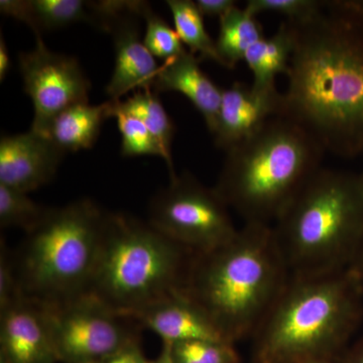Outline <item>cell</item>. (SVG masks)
<instances>
[{"mask_svg":"<svg viewBox=\"0 0 363 363\" xmlns=\"http://www.w3.org/2000/svg\"><path fill=\"white\" fill-rule=\"evenodd\" d=\"M50 207L33 201L26 193L0 185V226L16 227L26 233L44 219Z\"/></svg>","mask_w":363,"mask_h":363,"instance_id":"cb8c5ba5","label":"cell"},{"mask_svg":"<svg viewBox=\"0 0 363 363\" xmlns=\"http://www.w3.org/2000/svg\"><path fill=\"white\" fill-rule=\"evenodd\" d=\"M0 313L21 300L18 274L14 264L13 252L9 250L6 240L0 241Z\"/></svg>","mask_w":363,"mask_h":363,"instance_id":"83f0119b","label":"cell"},{"mask_svg":"<svg viewBox=\"0 0 363 363\" xmlns=\"http://www.w3.org/2000/svg\"><path fill=\"white\" fill-rule=\"evenodd\" d=\"M109 117L116 119L121 131L123 156H157L162 159L161 147L147 126L135 116L121 111L116 100L109 99Z\"/></svg>","mask_w":363,"mask_h":363,"instance_id":"d4e9b609","label":"cell"},{"mask_svg":"<svg viewBox=\"0 0 363 363\" xmlns=\"http://www.w3.org/2000/svg\"><path fill=\"white\" fill-rule=\"evenodd\" d=\"M291 276L352 266L363 241V176L321 168L272 225Z\"/></svg>","mask_w":363,"mask_h":363,"instance_id":"5b68a950","label":"cell"},{"mask_svg":"<svg viewBox=\"0 0 363 363\" xmlns=\"http://www.w3.org/2000/svg\"><path fill=\"white\" fill-rule=\"evenodd\" d=\"M219 23L217 50L227 69H233L243 61L248 50L266 37L257 16L238 6L219 18Z\"/></svg>","mask_w":363,"mask_h":363,"instance_id":"44dd1931","label":"cell"},{"mask_svg":"<svg viewBox=\"0 0 363 363\" xmlns=\"http://www.w3.org/2000/svg\"><path fill=\"white\" fill-rule=\"evenodd\" d=\"M109 108V100L99 105H73L52 121L49 138L64 154L92 149L100 135L102 124L111 118Z\"/></svg>","mask_w":363,"mask_h":363,"instance_id":"d6986e66","label":"cell"},{"mask_svg":"<svg viewBox=\"0 0 363 363\" xmlns=\"http://www.w3.org/2000/svg\"><path fill=\"white\" fill-rule=\"evenodd\" d=\"M173 16L175 30L183 45H187L192 54L200 58L211 60L226 68L217 50L216 40L210 37L205 28L204 16L200 13L196 2L192 0H168L167 1Z\"/></svg>","mask_w":363,"mask_h":363,"instance_id":"7402d4cb","label":"cell"},{"mask_svg":"<svg viewBox=\"0 0 363 363\" xmlns=\"http://www.w3.org/2000/svg\"><path fill=\"white\" fill-rule=\"evenodd\" d=\"M150 225L194 253L211 252L238 233L229 208L214 188L182 173L152 198Z\"/></svg>","mask_w":363,"mask_h":363,"instance_id":"ba28073f","label":"cell"},{"mask_svg":"<svg viewBox=\"0 0 363 363\" xmlns=\"http://www.w3.org/2000/svg\"><path fill=\"white\" fill-rule=\"evenodd\" d=\"M195 253L130 215L105 214L87 293L130 318L184 290Z\"/></svg>","mask_w":363,"mask_h":363,"instance_id":"8992f818","label":"cell"},{"mask_svg":"<svg viewBox=\"0 0 363 363\" xmlns=\"http://www.w3.org/2000/svg\"><path fill=\"white\" fill-rule=\"evenodd\" d=\"M351 267H352L353 271L357 272L363 290V241L362 247H360L359 250H358L357 257H355L354 262H353Z\"/></svg>","mask_w":363,"mask_h":363,"instance_id":"d6a6232c","label":"cell"},{"mask_svg":"<svg viewBox=\"0 0 363 363\" xmlns=\"http://www.w3.org/2000/svg\"><path fill=\"white\" fill-rule=\"evenodd\" d=\"M347 363H363V341L358 344L353 352H351Z\"/></svg>","mask_w":363,"mask_h":363,"instance_id":"e575fe53","label":"cell"},{"mask_svg":"<svg viewBox=\"0 0 363 363\" xmlns=\"http://www.w3.org/2000/svg\"><path fill=\"white\" fill-rule=\"evenodd\" d=\"M341 2L363 25V0H341Z\"/></svg>","mask_w":363,"mask_h":363,"instance_id":"1f68e13d","label":"cell"},{"mask_svg":"<svg viewBox=\"0 0 363 363\" xmlns=\"http://www.w3.org/2000/svg\"><path fill=\"white\" fill-rule=\"evenodd\" d=\"M306 363H333L332 359H320V360H314V362H309Z\"/></svg>","mask_w":363,"mask_h":363,"instance_id":"d590c367","label":"cell"},{"mask_svg":"<svg viewBox=\"0 0 363 363\" xmlns=\"http://www.w3.org/2000/svg\"><path fill=\"white\" fill-rule=\"evenodd\" d=\"M35 49L21 52L18 64L23 89L32 99L30 130L49 138L52 121L73 105L89 104L90 81L77 59L48 49L38 35Z\"/></svg>","mask_w":363,"mask_h":363,"instance_id":"30bf717a","label":"cell"},{"mask_svg":"<svg viewBox=\"0 0 363 363\" xmlns=\"http://www.w3.org/2000/svg\"><path fill=\"white\" fill-rule=\"evenodd\" d=\"M116 101L121 111L135 116L147 126L161 147L162 160L168 167L169 180L175 178L178 174L176 173L172 155L175 125L157 96V93L152 90L136 91L135 94L123 101Z\"/></svg>","mask_w":363,"mask_h":363,"instance_id":"ffe728a7","label":"cell"},{"mask_svg":"<svg viewBox=\"0 0 363 363\" xmlns=\"http://www.w3.org/2000/svg\"><path fill=\"white\" fill-rule=\"evenodd\" d=\"M96 363H150L143 357L142 351L138 348V343L131 344L125 350L121 351L111 358Z\"/></svg>","mask_w":363,"mask_h":363,"instance_id":"f546056e","label":"cell"},{"mask_svg":"<svg viewBox=\"0 0 363 363\" xmlns=\"http://www.w3.org/2000/svg\"><path fill=\"white\" fill-rule=\"evenodd\" d=\"M42 307L58 360L100 362L136 343L135 327L140 324L89 294Z\"/></svg>","mask_w":363,"mask_h":363,"instance_id":"9c48e42d","label":"cell"},{"mask_svg":"<svg viewBox=\"0 0 363 363\" xmlns=\"http://www.w3.org/2000/svg\"><path fill=\"white\" fill-rule=\"evenodd\" d=\"M363 290L352 267L291 276L253 334L260 363L332 359L357 329Z\"/></svg>","mask_w":363,"mask_h":363,"instance_id":"3957f363","label":"cell"},{"mask_svg":"<svg viewBox=\"0 0 363 363\" xmlns=\"http://www.w3.org/2000/svg\"><path fill=\"white\" fill-rule=\"evenodd\" d=\"M325 152L293 119L272 117L227 150L214 190L245 223L272 225L322 168Z\"/></svg>","mask_w":363,"mask_h":363,"instance_id":"277c9868","label":"cell"},{"mask_svg":"<svg viewBox=\"0 0 363 363\" xmlns=\"http://www.w3.org/2000/svg\"><path fill=\"white\" fill-rule=\"evenodd\" d=\"M284 93V113L309 131L325 152L363 155V25L341 1L296 25Z\"/></svg>","mask_w":363,"mask_h":363,"instance_id":"6da1fadb","label":"cell"},{"mask_svg":"<svg viewBox=\"0 0 363 363\" xmlns=\"http://www.w3.org/2000/svg\"><path fill=\"white\" fill-rule=\"evenodd\" d=\"M133 11L145 21L143 43L155 58L168 61L187 51L176 30L157 16L147 2L135 1Z\"/></svg>","mask_w":363,"mask_h":363,"instance_id":"603a6c76","label":"cell"},{"mask_svg":"<svg viewBox=\"0 0 363 363\" xmlns=\"http://www.w3.org/2000/svg\"><path fill=\"white\" fill-rule=\"evenodd\" d=\"M295 45V26L286 21L274 35L262 38L248 50L243 61L252 72L255 89L277 90V76L288 74Z\"/></svg>","mask_w":363,"mask_h":363,"instance_id":"ac0fdd59","label":"cell"},{"mask_svg":"<svg viewBox=\"0 0 363 363\" xmlns=\"http://www.w3.org/2000/svg\"><path fill=\"white\" fill-rule=\"evenodd\" d=\"M326 6L327 1L319 0H247L245 9L255 16L279 14L290 23L303 25L321 16Z\"/></svg>","mask_w":363,"mask_h":363,"instance_id":"484cf974","label":"cell"},{"mask_svg":"<svg viewBox=\"0 0 363 363\" xmlns=\"http://www.w3.org/2000/svg\"><path fill=\"white\" fill-rule=\"evenodd\" d=\"M64 156L51 138L33 130L4 135L0 140V185L28 194L52 180Z\"/></svg>","mask_w":363,"mask_h":363,"instance_id":"4fadbf2b","label":"cell"},{"mask_svg":"<svg viewBox=\"0 0 363 363\" xmlns=\"http://www.w3.org/2000/svg\"><path fill=\"white\" fill-rule=\"evenodd\" d=\"M152 90L157 93L178 92L187 97L213 135L223 89L200 68L199 59L194 54L185 51L161 64Z\"/></svg>","mask_w":363,"mask_h":363,"instance_id":"2e32d148","label":"cell"},{"mask_svg":"<svg viewBox=\"0 0 363 363\" xmlns=\"http://www.w3.org/2000/svg\"><path fill=\"white\" fill-rule=\"evenodd\" d=\"M172 346L176 363H238L233 343L225 340H193Z\"/></svg>","mask_w":363,"mask_h":363,"instance_id":"4316f807","label":"cell"},{"mask_svg":"<svg viewBox=\"0 0 363 363\" xmlns=\"http://www.w3.org/2000/svg\"><path fill=\"white\" fill-rule=\"evenodd\" d=\"M135 319L169 345L193 340H225L210 318L183 291L162 298L138 313Z\"/></svg>","mask_w":363,"mask_h":363,"instance_id":"9a60e30c","label":"cell"},{"mask_svg":"<svg viewBox=\"0 0 363 363\" xmlns=\"http://www.w3.org/2000/svg\"><path fill=\"white\" fill-rule=\"evenodd\" d=\"M290 277L272 225L245 223L226 245L195 253L183 292L234 343L253 336Z\"/></svg>","mask_w":363,"mask_h":363,"instance_id":"7a4b0ae2","label":"cell"},{"mask_svg":"<svg viewBox=\"0 0 363 363\" xmlns=\"http://www.w3.org/2000/svg\"><path fill=\"white\" fill-rule=\"evenodd\" d=\"M101 26L111 33L116 51V65L106 94L121 100L131 91L152 90L160 67L140 37L133 13V1L95 2Z\"/></svg>","mask_w":363,"mask_h":363,"instance_id":"8fae6325","label":"cell"},{"mask_svg":"<svg viewBox=\"0 0 363 363\" xmlns=\"http://www.w3.org/2000/svg\"><path fill=\"white\" fill-rule=\"evenodd\" d=\"M105 214L91 199L49 208L13 252L21 296L42 306L60 304L87 293Z\"/></svg>","mask_w":363,"mask_h":363,"instance_id":"52a82bcc","label":"cell"},{"mask_svg":"<svg viewBox=\"0 0 363 363\" xmlns=\"http://www.w3.org/2000/svg\"><path fill=\"white\" fill-rule=\"evenodd\" d=\"M283 113L284 96L278 90L266 92L245 83H233L222 91L213 133L215 145L226 152L257 133L272 117Z\"/></svg>","mask_w":363,"mask_h":363,"instance_id":"7c38bea8","label":"cell"},{"mask_svg":"<svg viewBox=\"0 0 363 363\" xmlns=\"http://www.w3.org/2000/svg\"><path fill=\"white\" fill-rule=\"evenodd\" d=\"M195 2L203 16H217L219 18L238 6L234 0H197Z\"/></svg>","mask_w":363,"mask_h":363,"instance_id":"f1b7e54d","label":"cell"},{"mask_svg":"<svg viewBox=\"0 0 363 363\" xmlns=\"http://www.w3.org/2000/svg\"><path fill=\"white\" fill-rule=\"evenodd\" d=\"M0 11L25 23L35 35L78 23L99 28L93 2L82 0H1Z\"/></svg>","mask_w":363,"mask_h":363,"instance_id":"e0dca14e","label":"cell"},{"mask_svg":"<svg viewBox=\"0 0 363 363\" xmlns=\"http://www.w3.org/2000/svg\"><path fill=\"white\" fill-rule=\"evenodd\" d=\"M362 176H363V172H362Z\"/></svg>","mask_w":363,"mask_h":363,"instance_id":"8d00e7d4","label":"cell"},{"mask_svg":"<svg viewBox=\"0 0 363 363\" xmlns=\"http://www.w3.org/2000/svg\"><path fill=\"white\" fill-rule=\"evenodd\" d=\"M9 70H11V58H9L6 40L1 35L0 37V80L1 82L6 78Z\"/></svg>","mask_w":363,"mask_h":363,"instance_id":"4dcf8cb0","label":"cell"},{"mask_svg":"<svg viewBox=\"0 0 363 363\" xmlns=\"http://www.w3.org/2000/svg\"><path fill=\"white\" fill-rule=\"evenodd\" d=\"M152 363H176L174 360L173 353H172V346L164 343L161 357L157 358L156 362Z\"/></svg>","mask_w":363,"mask_h":363,"instance_id":"836d02e7","label":"cell"},{"mask_svg":"<svg viewBox=\"0 0 363 363\" xmlns=\"http://www.w3.org/2000/svg\"><path fill=\"white\" fill-rule=\"evenodd\" d=\"M1 358L6 363L58 360L42 306L21 298L0 313Z\"/></svg>","mask_w":363,"mask_h":363,"instance_id":"5bb4252c","label":"cell"}]
</instances>
